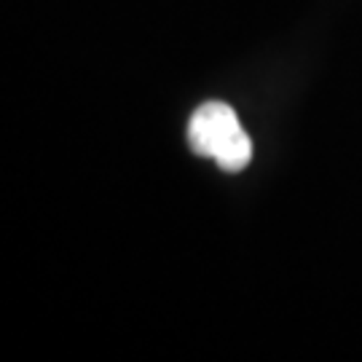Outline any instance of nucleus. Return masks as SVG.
I'll use <instances>...</instances> for the list:
<instances>
[{
	"instance_id": "f257e3e1",
	"label": "nucleus",
	"mask_w": 362,
	"mask_h": 362,
	"mask_svg": "<svg viewBox=\"0 0 362 362\" xmlns=\"http://www.w3.org/2000/svg\"><path fill=\"white\" fill-rule=\"evenodd\" d=\"M188 145L196 156L215 158L223 172H242L252 158V140L231 105L204 103L188 124Z\"/></svg>"
}]
</instances>
